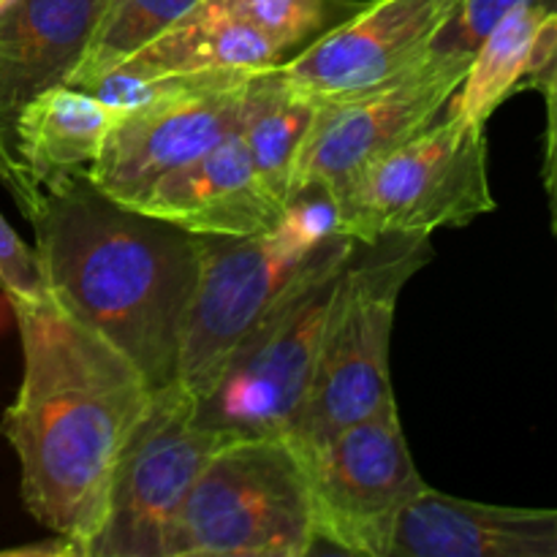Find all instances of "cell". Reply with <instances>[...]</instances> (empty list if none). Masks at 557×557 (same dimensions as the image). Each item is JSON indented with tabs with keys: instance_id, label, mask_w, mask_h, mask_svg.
Here are the masks:
<instances>
[{
	"instance_id": "6da1fadb",
	"label": "cell",
	"mask_w": 557,
	"mask_h": 557,
	"mask_svg": "<svg viewBox=\"0 0 557 557\" xmlns=\"http://www.w3.org/2000/svg\"><path fill=\"white\" fill-rule=\"evenodd\" d=\"M22 384L0 433L20 460L27 515L87 557L103 525L120 455L152 389L117 346L47 302H9Z\"/></svg>"
},
{
	"instance_id": "7a4b0ae2",
	"label": "cell",
	"mask_w": 557,
	"mask_h": 557,
	"mask_svg": "<svg viewBox=\"0 0 557 557\" xmlns=\"http://www.w3.org/2000/svg\"><path fill=\"white\" fill-rule=\"evenodd\" d=\"M27 221L49 299L117 346L150 389L174 384L194 234L112 199L87 174L44 190Z\"/></svg>"
},
{
	"instance_id": "3957f363",
	"label": "cell",
	"mask_w": 557,
	"mask_h": 557,
	"mask_svg": "<svg viewBox=\"0 0 557 557\" xmlns=\"http://www.w3.org/2000/svg\"><path fill=\"white\" fill-rule=\"evenodd\" d=\"M430 259L433 243L428 234H389L375 243L354 239L321 337L313 381L288 444L302 446L397 408L389 375L397 297Z\"/></svg>"
},
{
	"instance_id": "277c9868",
	"label": "cell",
	"mask_w": 557,
	"mask_h": 557,
	"mask_svg": "<svg viewBox=\"0 0 557 557\" xmlns=\"http://www.w3.org/2000/svg\"><path fill=\"white\" fill-rule=\"evenodd\" d=\"M351 248V237L335 234L315 250L275 308L245 337L215 389L196 403L201 424L232 438L292 435Z\"/></svg>"
},
{
	"instance_id": "5b68a950",
	"label": "cell",
	"mask_w": 557,
	"mask_h": 557,
	"mask_svg": "<svg viewBox=\"0 0 557 557\" xmlns=\"http://www.w3.org/2000/svg\"><path fill=\"white\" fill-rule=\"evenodd\" d=\"M305 468L286 438H232L190 487L166 557H305L315 549Z\"/></svg>"
},
{
	"instance_id": "8992f818",
	"label": "cell",
	"mask_w": 557,
	"mask_h": 557,
	"mask_svg": "<svg viewBox=\"0 0 557 557\" xmlns=\"http://www.w3.org/2000/svg\"><path fill=\"white\" fill-rule=\"evenodd\" d=\"M335 205L337 228L357 243L468 226L495 210L484 125L444 114L370 163Z\"/></svg>"
},
{
	"instance_id": "52a82bcc",
	"label": "cell",
	"mask_w": 557,
	"mask_h": 557,
	"mask_svg": "<svg viewBox=\"0 0 557 557\" xmlns=\"http://www.w3.org/2000/svg\"><path fill=\"white\" fill-rule=\"evenodd\" d=\"M324 243H313L286 221L272 232L248 237L194 234L196 277L174 381L196 403L215 389L245 337L275 308Z\"/></svg>"
},
{
	"instance_id": "ba28073f",
	"label": "cell",
	"mask_w": 557,
	"mask_h": 557,
	"mask_svg": "<svg viewBox=\"0 0 557 557\" xmlns=\"http://www.w3.org/2000/svg\"><path fill=\"white\" fill-rule=\"evenodd\" d=\"M232 435L196 419V397L174 384L152 389L131 433L109 506L87 557H166L169 533L201 468Z\"/></svg>"
},
{
	"instance_id": "9c48e42d",
	"label": "cell",
	"mask_w": 557,
	"mask_h": 557,
	"mask_svg": "<svg viewBox=\"0 0 557 557\" xmlns=\"http://www.w3.org/2000/svg\"><path fill=\"white\" fill-rule=\"evenodd\" d=\"M292 449L308 476L321 542L348 555L389 557L403 509L428 487L397 408Z\"/></svg>"
},
{
	"instance_id": "30bf717a",
	"label": "cell",
	"mask_w": 557,
	"mask_h": 557,
	"mask_svg": "<svg viewBox=\"0 0 557 557\" xmlns=\"http://www.w3.org/2000/svg\"><path fill=\"white\" fill-rule=\"evenodd\" d=\"M468 65L471 60L466 58L430 52L375 90L319 103L299 150L292 194L319 185L337 201L370 163L422 134L446 112Z\"/></svg>"
},
{
	"instance_id": "8fae6325",
	"label": "cell",
	"mask_w": 557,
	"mask_h": 557,
	"mask_svg": "<svg viewBox=\"0 0 557 557\" xmlns=\"http://www.w3.org/2000/svg\"><path fill=\"white\" fill-rule=\"evenodd\" d=\"M256 74L196 76L120 112L87 177L112 199L134 205L158 180L199 161L239 128L245 90Z\"/></svg>"
},
{
	"instance_id": "7c38bea8",
	"label": "cell",
	"mask_w": 557,
	"mask_h": 557,
	"mask_svg": "<svg viewBox=\"0 0 557 557\" xmlns=\"http://www.w3.org/2000/svg\"><path fill=\"white\" fill-rule=\"evenodd\" d=\"M455 0H370L299 49L283 76L315 103L397 79L430 54Z\"/></svg>"
},
{
	"instance_id": "4fadbf2b",
	"label": "cell",
	"mask_w": 557,
	"mask_h": 557,
	"mask_svg": "<svg viewBox=\"0 0 557 557\" xmlns=\"http://www.w3.org/2000/svg\"><path fill=\"white\" fill-rule=\"evenodd\" d=\"M103 0H11L0 14V183L25 218L38 199L16 161V117L44 90L69 85Z\"/></svg>"
},
{
	"instance_id": "5bb4252c",
	"label": "cell",
	"mask_w": 557,
	"mask_h": 557,
	"mask_svg": "<svg viewBox=\"0 0 557 557\" xmlns=\"http://www.w3.org/2000/svg\"><path fill=\"white\" fill-rule=\"evenodd\" d=\"M136 210L190 234L248 237L283 223L286 207L264 188L239 128L207 156L158 180L134 201Z\"/></svg>"
},
{
	"instance_id": "9a60e30c",
	"label": "cell",
	"mask_w": 557,
	"mask_h": 557,
	"mask_svg": "<svg viewBox=\"0 0 557 557\" xmlns=\"http://www.w3.org/2000/svg\"><path fill=\"white\" fill-rule=\"evenodd\" d=\"M389 557H557V511L476 504L424 487L403 509Z\"/></svg>"
},
{
	"instance_id": "2e32d148",
	"label": "cell",
	"mask_w": 557,
	"mask_h": 557,
	"mask_svg": "<svg viewBox=\"0 0 557 557\" xmlns=\"http://www.w3.org/2000/svg\"><path fill=\"white\" fill-rule=\"evenodd\" d=\"M114 120L117 112L109 103L71 85L49 87L22 109L14 128L16 161L36 199L90 172Z\"/></svg>"
},
{
	"instance_id": "e0dca14e",
	"label": "cell",
	"mask_w": 557,
	"mask_h": 557,
	"mask_svg": "<svg viewBox=\"0 0 557 557\" xmlns=\"http://www.w3.org/2000/svg\"><path fill=\"white\" fill-rule=\"evenodd\" d=\"M286 52L275 47L264 33L226 14L210 0H199L156 41L147 44L107 76L145 82L156 79V76L261 71L286 63Z\"/></svg>"
},
{
	"instance_id": "ac0fdd59",
	"label": "cell",
	"mask_w": 557,
	"mask_h": 557,
	"mask_svg": "<svg viewBox=\"0 0 557 557\" xmlns=\"http://www.w3.org/2000/svg\"><path fill=\"white\" fill-rule=\"evenodd\" d=\"M555 49L557 0H525L493 27L476 49L460 90L446 103V114L487 125L500 103L515 92L531 90Z\"/></svg>"
},
{
	"instance_id": "d6986e66",
	"label": "cell",
	"mask_w": 557,
	"mask_h": 557,
	"mask_svg": "<svg viewBox=\"0 0 557 557\" xmlns=\"http://www.w3.org/2000/svg\"><path fill=\"white\" fill-rule=\"evenodd\" d=\"M281 65L261 69L248 82L239 136L264 188L286 207L299 150L313 125L319 103L299 92L283 76Z\"/></svg>"
},
{
	"instance_id": "ffe728a7",
	"label": "cell",
	"mask_w": 557,
	"mask_h": 557,
	"mask_svg": "<svg viewBox=\"0 0 557 557\" xmlns=\"http://www.w3.org/2000/svg\"><path fill=\"white\" fill-rule=\"evenodd\" d=\"M199 0H103L92 36L69 85H92L156 41L169 25L188 14Z\"/></svg>"
},
{
	"instance_id": "44dd1931",
	"label": "cell",
	"mask_w": 557,
	"mask_h": 557,
	"mask_svg": "<svg viewBox=\"0 0 557 557\" xmlns=\"http://www.w3.org/2000/svg\"><path fill=\"white\" fill-rule=\"evenodd\" d=\"M210 3L264 33L275 47L286 52V58L297 54L313 38L362 5L354 0H210Z\"/></svg>"
},
{
	"instance_id": "7402d4cb",
	"label": "cell",
	"mask_w": 557,
	"mask_h": 557,
	"mask_svg": "<svg viewBox=\"0 0 557 557\" xmlns=\"http://www.w3.org/2000/svg\"><path fill=\"white\" fill-rule=\"evenodd\" d=\"M522 3L525 0H455L449 20L438 30L430 52L473 60L490 30Z\"/></svg>"
},
{
	"instance_id": "603a6c76",
	"label": "cell",
	"mask_w": 557,
	"mask_h": 557,
	"mask_svg": "<svg viewBox=\"0 0 557 557\" xmlns=\"http://www.w3.org/2000/svg\"><path fill=\"white\" fill-rule=\"evenodd\" d=\"M0 292L9 302H47L41 267L36 250L27 248L20 234L0 215Z\"/></svg>"
},
{
	"instance_id": "cb8c5ba5",
	"label": "cell",
	"mask_w": 557,
	"mask_h": 557,
	"mask_svg": "<svg viewBox=\"0 0 557 557\" xmlns=\"http://www.w3.org/2000/svg\"><path fill=\"white\" fill-rule=\"evenodd\" d=\"M531 90H539L544 96V109H547V125H544V166L542 180L549 201V218L553 228L557 226V49L547 60L539 76L533 79Z\"/></svg>"
},
{
	"instance_id": "d4e9b609",
	"label": "cell",
	"mask_w": 557,
	"mask_h": 557,
	"mask_svg": "<svg viewBox=\"0 0 557 557\" xmlns=\"http://www.w3.org/2000/svg\"><path fill=\"white\" fill-rule=\"evenodd\" d=\"M9 5H11V0H0V14H3V11L9 9Z\"/></svg>"
},
{
	"instance_id": "484cf974",
	"label": "cell",
	"mask_w": 557,
	"mask_h": 557,
	"mask_svg": "<svg viewBox=\"0 0 557 557\" xmlns=\"http://www.w3.org/2000/svg\"><path fill=\"white\" fill-rule=\"evenodd\" d=\"M553 232H555V237H557V226H555V228H553Z\"/></svg>"
}]
</instances>
